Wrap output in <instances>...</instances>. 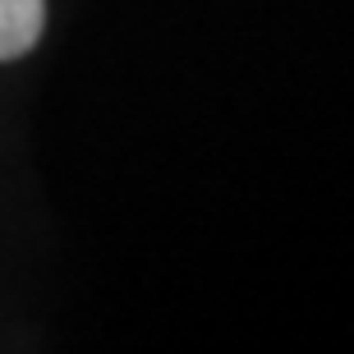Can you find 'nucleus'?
I'll use <instances>...</instances> for the list:
<instances>
[{"label":"nucleus","instance_id":"1","mask_svg":"<svg viewBox=\"0 0 354 354\" xmlns=\"http://www.w3.org/2000/svg\"><path fill=\"white\" fill-rule=\"evenodd\" d=\"M46 0H0V60H19L37 46Z\"/></svg>","mask_w":354,"mask_h":354}]
</instances>
